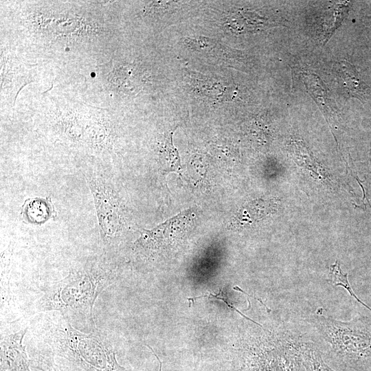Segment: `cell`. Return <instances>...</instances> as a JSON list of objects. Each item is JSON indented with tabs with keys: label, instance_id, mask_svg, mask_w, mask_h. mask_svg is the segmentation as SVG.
I'll return each mask as SVG.
<instances>
[{
	"label": "cell",
	"instance_id": "cell-1",
	"mask_svg": "<svg viewBox=\"0 0 371 371\" xmlns=\"http://www.w3.org/2000/svg\"><path fill=\"white\" fill-rule=\"evenodd\" d=\"M112 282L113 274L106 267L87 262L71 269L65 278L50 287L41 299L40 310L80 317L93 329L95 302Z\"/></svg>",
	"mask_w": 371,
	"mask_h": 371
},
{
	"label": "cell",
	"instance_id": "cell-2",
	"mask_svg": "<svg viewBox=\"0 0 371 371\" xmlns=\"http://www.w3.org/2000/svg\"><path fill=\"white\" fill-rule=\"evenodd\" d=\"M316 328L326 361L343 371H371V319L341 322L318 317Z\"/></svg>",
	"mask_w": 371,
	"mask_h": 371
},
{
	"label": "cell",
	"instance_id": "cell-3",
	"mask_svg": "<svg viewBox=\"0 0 371 371\" xmlns=\"http://www.w3.org/2000/svg\"><path fill=\"white\" fill-rule=\"evenodd\" d=\"M57 353L91 371H128L116 361L107 339L96 333H84L65 322L53 334Z\"/></svg>",
	"mask_w": 371,
	"mask_h": 371
},
{
	"label": "cell",
	"instance_id": "cell-4",
	"mask_svg": "<svg viewBox=\"0 0 371 371\" xmlns=\"http://www.w3.org/2000/svg\"><path fill=\"white\" fill-rule=\"evenodd\" d=\"M102 238L108 242L117 236L122 226V210L119 199L100 178L89 177Z\"/></svg>",
	"mask_w": 371,
	"mask_h": 371
},
{
	"label": "cell",
	"instance_id": "cell-5",
	"mask_svg": "<svg viewBox=\"0 0 371 371\" xmlns=\"http://www.w3.org/2000/svg\"><path fill=\"white\" fill-rule=\"evenodd\" d=\"M27 328L6 335L1 340V371H30L23 345Z\"/></svg>",
	"mask_w": 371,
	"mask_h": 371
},
{
	"label": "cell",
	"instance_id": "cell-6",
	"mask_svg": "<svg viewBox=\"0 0 371 371\" xmlns=\"http://www.w3.org/2000/svg\"><path fill=\"white\" fill-rule=\"evenodd\" d=\"M300 75L308 93L322 111L331 128H335L339 124L340 116L330 92L315 74L302 72Z\"/></svg>",
	"mask_w": 371,
	"mask_h": 371
},
{
	"label": "cell",
	"instance_id": "cell-7",
	"mask_svg": "<svg viewBox=\"0 0 371 371\" xmlns=\"http://www.w3.org/2000/svg\"><path fill=\"white\" fill-rule=\"evenodd\" d=\"M334 70L347 95L363 102L368 100L370 88L353 65L346 60H340L335 64Z\"/></svg>",
	"mask_w": 371,
	"mask_h": 371
},
{
	"label": "cell",
	"instance_id": "cell-8",
	"mask_svg": "<svg viewBox=\"0 0 371 371\" xmlns=\"http://www.w3.org/2000/svg\"><path fill=\"white\" fill-rule=\"evenodd\" d=\"M302 360L304 371H335L324 361L317 348L305 344L302 350Z\"/></svg>",
	"mask_w": 371,
	"mask_h": 371
},
{
	"label": "cell",
	"instance_id": "cell-9",
	"mask_svg": "<svg viewBox=\"0 0 371 371\" xmlns=\"http://www.w3.org/2000/svg\"><path fill=\"white\" fill-rule=\"evenodd\" d=\"M208 297V298H216L217 300H222L223 301L225 304L227 306V307H229V308L234 310V311H236L238 313L240 314L243 317H244L245 319L254 322V324H258V326H262L260 324H259L258 323H257L256 322L254 321L253 319L249 318L248 317H247L246 315H245L243 313H242L240 311H238L237 308H236L227 300L226 295H225V294L223 293V292H222V290L220 289H219V293L218 294H212V293H209V295H201V296H199V297H194V298H188V300L189 301H193L196 300V299H199V298H201V297Z\"/></svg>",
	"mask_w": 371,
	"mask_h": 371
},
{
	"label": "cell",
	"instance_id": "cell-10",
	"mask_svg": "<svg viewBox=\"0 0 371 371\" xmlns=\"http://www.w3.org/2000/svg\"><path fill=\"white\" fill-rule=\"evenodd\" d=\"M369 161L371 164V144H370V154H369Z\"/></svg>",
	"mask_w": 371,
	"mask_h": 371
}]
</instances>
